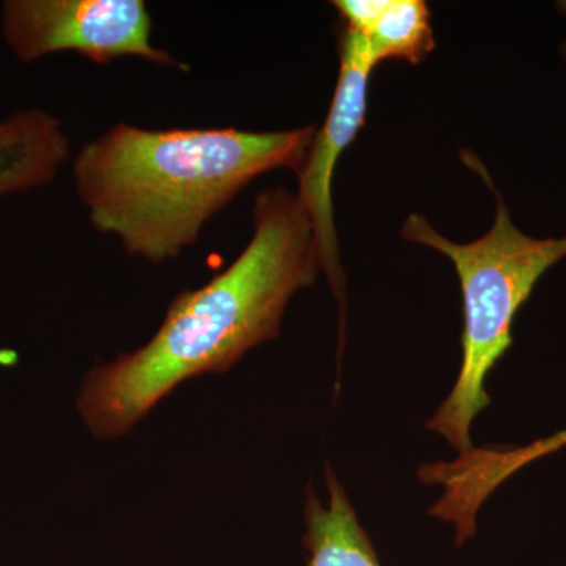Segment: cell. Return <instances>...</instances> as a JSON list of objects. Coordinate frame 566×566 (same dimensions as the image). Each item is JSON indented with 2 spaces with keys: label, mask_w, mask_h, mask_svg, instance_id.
I'll use <instances>...</instances> for the list:
<instances>
[{
  "label": "cell",
  "mask_w": 566,
  "mask_h": 566,
  "mask_svg": "<svg viewBox=\"0 0 566 566\" xmlns=\"http://www.w3.org/2000/svg\"><path fill=\"white\" fill-rule=\"evenodd\" d=\"M252 218V240L227 270L178 294L147 344L85 375L76 409L93 438L128 434L182 382L227 374L279 337L290 301L315 285L322 263L296 193L260 192Z\"/></svg>",
  "instance_id": "cell-1"
},
{
  "label": "cell",
  "mask_w": 566,
  "mask_h": 566,
  "mask_svg": "<svg viewBox=\"0 0 566 566\" xmlns=\"http://www.w3.org/2000/svg\"><path fill=\"white\" fill-rule=\"evenodd\" d=\"M315 133L314 125L252 133L117 123L77 153L74 186L99 233L129 255L169 262L260 175L300 174Z\"/></svg>",
  "instance_id": "cell-2"
},
{
  "label": "cell",
  "mask_w": 566,
  "mask_h": 566,
  "mask_svg": "<svg viewBox=\"0 0 566 566\" xmlns=\"http://www.w3.org/2000/svg\"><path fill=\"white\" fill-rule=\"evenodd\" d=\"M493 227L472 243L442 237L422 214L406 219L401 234L409 243L444 253L455 266L463 293V357L455 385L436 409L427 428L442 436L458 453L472 449L471 428L491 405L486 376L513 344L516 314L536 282L566 256V237L534 238L513 223L495 191Z\"/></svg>",
  "instance_id": "cell-3"
},
{
  "label": "cell",
  "mask_w": 566,
  "mask_h": 566,
  "mask_svg": "<svg viewBox=\"0 0 566 566\" xmlns=\"http://www.w3.org/2000/svg\"><path fill=\"white\" fill-rule=\"evenodd\" d=\"M2 31L24 62L71 51L98 65L137 57L188 69L153 44V21L142 0H10L3 3Z\"/></svg>",
  "instance_id": "cell-4"
},
{
  "label": "cell",
  "mask_w": 566,
  "mask_h": 566,
  "mask_svg": "<svg viewBox=\"0 0 566 566\" xmlns=\"http://www.w3.org/2000/svg\"><path fill=\"white\" fill-rule=\"evenodd\" d=\"M375 66L363 36L344 29L340 36V70L333 103L322 128H316L303 169L297 174V200L308 216L322 271L340 307V346L344 345L345 333L346 277L334 222L333 180L340 156L365 125L368 84Z\"/></svg>",
  "instance_id": "cell-5"
},
{
  "label": "cell",
  "mask_w": 566,
  "mask_h": 566,
  "mask_svg": "<svg viewBox=\"0 0 566 566\" xmlns=\"http://www.w3.org/2000/svg\"><path fill=\"white\" fill-rule=\"evenodd\" d=\"M70 155L62 123L43 111L0 120V197L48 185Z\"/></svg>",
  "instance_id": "cell-6"
},
{
  "label": "cell",
  "mask_w": 566,
  "mask_h": 566,
  "mask_svg": "<svg viewBox=\"0 0 566 566\" xmlns=\"http://www.w3.org/2000/svg\"><path fill=\"white\" fill-rule=\"evenodd\" d=\"M327 502L307 490L303 543L307 566H382L370 535L360 524L340 479L326 464Z\"/></svg>",
  "instance_id": "cell-7"
},
{
  "label": "cell",
  "mask_w": 566,
  "mask_h": 566,
  "mask_svg": "<svg viewBox=\"0 0 566 566\" xmlns=\"http://www.w3.org/2000/svg\"><path fill=\"white\" fill-rule=\"evenodd\" d=\"M363 36L375 65L406 61L416 65L434 50L431 13L423 0H386Z\"/></svg>",
  "instance_id": "cell-8"
},
{
  "label": "cell",
  "mask_w": 566,
  "mask_h": 566,
  "mask_svg": "<svg viewBox=\"0 0 566 566\" xmlns=\"http://www.w3.org/2000/svg\"><path fill=\"white\" fill-rule=\"evenodd\" d=\"M566 446V430L558 431L547 438L538 439L532 444L515 447V449H497L493 447L488 455V464L495 479L506 482L510 476L515 475L521 469L534 463L539 458L556 453Z\"/></svg>",
  "instance_id": "cell-9"
},
{
  "label": "cell",
  "mask_w": 566,
  "mask_h": 566,
  "mask_svg": "<svg viewBox=\"0 0 566 566\" xmlns=\"http://www.w3.org/2000/svg\"><path fill=\"white\" fill-rule=\"evenodd\" d=\"M557 10L566 14V0H564V2H557ZM562 57L566 61V40L564 41V44H562Z\"/></svg>",
  "instance_id": "cell-10"
}]
</instances>
